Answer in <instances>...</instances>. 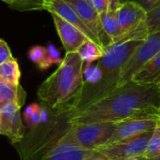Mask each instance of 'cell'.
<instances>
[{"mask_svg": "<svg viewBox=\"0 0 160 160\" xmlns=\"http://www.w3.org/2000/svg\"><path fill=\"white\" fill-rule=\"evenodd\" d=\"M159 0H141L139 3L148 12L159 4Z\"/></svg>", "mask_w": 160, "mask_h": 160, "instance_id": "4316f807", "label": "cell"}, {"mask_svg": "<svg viewBox=\"0 0 160 160\" xmlns=\"http://www.w3.org/2000/svg\"><path fill=\"white\" fill-rule=\"evenodd\" d=\"M159 1H160V0H159ZM159 3H160V2H159Z\"/></svg>", "mask_w": 160, "mask_h": 160, "instance_id": "f546056e", "label": "cell"}, {"mask_svg": "<svg viewBox=\"0 0 160 160\" xmlns=\"http://www.w3.org/2000/svg\"><path fill=\"white\" fill-rule=\"evenodd\" d=\"M28 56H29V59L35 64H37L39 68L46 59L47 48L44 46H40V45L33 46L28 52Z\"/></svg>", "mask_w": 160, "mask_h": 160, "instance_id": "cb8c5ba5", "label": "cell"}, {"mask_svg": "<svg viewBox=\"0 0 160 160\" xmlns=\"http://www.w3.org/2000/svg\"><path fill=\"white\" fill-rule=\"evenodd\" d=\"M72 109L50 112V119L26 131L22 140L12 144L20 160H87L93 150L72 144L67 136Z\"/></svg>", "mask_w": 160, "mask_h": 160, "instance_id": "7a4b0ae2", "label": "cell"}, {"mask_svg": "<svg viewBox=\"0 0 160 160\" xmlns=\"http://www.w3.org/2000/svg\"><path fill=\"white\" fill-rule=\"evenodd\" d=\"M25 98L26 93L20 84L15 85L0 79V110L11 102H18L22 107Z\"/></svg>", "mask_w": 160, "mask_h": 160, "instance_id": "9a60e30c", "label": "cell"}, {"mask_svg": "<svg viewBox=\"0 0 160 160\" xmlns=\"http://www.w3.org/2000/svg\"><path fill=\"white\" fill-rule=\"evenodd\" d=\"M116 123H70L67 136L75 146L84 150H95L105 145L115 130Z\"/></svg>", "mask_w": 160, "mask_h": 160, "instance_id": "5b68a950", "label": "cell"}, {"mask_svg": "<svg viewBox=\"0 0 160 160\" xmlns=\"http://www.w3.org/2000/svg\"><path fill=\"white\" fill-rule=\"evenodd\" d=\"M146 23L149 35L160 30V3L152 10L147 12Z\"/></svg>", "mask_w": 160, "mask_h": 160, "instance_id": "603a6c76", "label": "cell"}, {"mask_svg": "<svg viewBox=\"0 0 160 160\" xmlns=\"http://www.w3.org/2000/svg\"><path fill=\"white\" fill-rule=\"evenodd\" d=\"M159 118L132 119L116 123L115 130L105 145L113 144L121 141L139 136L142 133L153 131Z\"/></svg>", "mask_w": 160, "mask_h": 160, "instance_id": "30bf717a", "label": "cell"}, {"mask_svg": "<svg viewBox=\"0 0 160 160\" xmlns=\"http://www.w3.org/2000/svg\"><path fill=\"white\" fill-rule=\"evenodd\" d=\"M67 2L78 14L82 22L93 33L98 39L100 47L103 50H107L112 45L111 38L107 35L103 29L99 14L93 8V6L87 0H64Z\"/></svg>", "mask_w": 160, "mask_h": 160, "instance_id": "ba28073f", "label": "cell"}, {"mask_svg": "<svg viewBox=\"0 0 160 160\" xmlns=\"http://www.w3.org/2000/svg\"><path fill=\"white\" fill-rule=\"evenodd\" d=\"M142 42L143 40H133L110 46L98 61L97 82L92 85H83L79 98L72 106V111H81L113 91L119 84L124 66Z\"/></svg>", "mask_w": 160, "mask_h": 160, "instance_id": "277c9868", "label": "cell"}, {"mask_svg": "<svg viewBox=\"0 0 160 160\" xmlns=\"http://www.w3.org/2000/svg\"><path fill=\"white\" fill-rule=\"evenodd\" d=\"M99 17L103 29L111 38L112 44H115L122 35V31L117 17V9L109 8L107 11L99 14Z\"/></svg>", "mask_w": 160, "mask_h": 160, "instance_id": "2e32d148", "label": "cell"}, {"mask_svg": "<svg viewBox=\"0 0 160 160\" xmlns=\"http://www.w3.org/2000/svg\"><path fill=\"white\" fill-rule=\"evenodd\" d=\"M152 134L153 131H148L113 144L99 146L95 150L104 154L112 160H128L142 157Z\"/></svg>", "mask_w": 160, "mask_h": 160, "instance_id": "52a82bcc", "label": "cell"}, {"mask_svg": "<svg viewBox=\"0 0 160 160\" xmlns=\"http://www.w3.org/2000/svg\"><path fill=\"white\" fill-rule=\"evenodd\" d=\"M77 52L83 61L84 65H90L95 61H98L104 55L105 50H103L96 42L88 39L80 47Z\"/></svg>", "mask_w": 160, "mask_h": 160, "instance_id": "e0dca14e", "label": "cell"}, {"mask_svg": "<svg viewBox=\"0 0 160 160\" xmlns=\"http://www.w3.org/2000/svg\"><path fill=\"white\" fill-rule=\"evenodd\" d=\"M83 66L84 63L78 52L66 53L57 69L37 91L40 105L49 112L72 109L83 87Z\"/></svg>", "mask_w": 160, "mask_h": 160, "instance_id": "3957f363", "label": "cell"}, {"mask_svg": "<svg viewBox=\"0 0 160 160\" xmlns=\"http://www.w3.org/2000/svg\"><path fill=\"white\" fill-rule=\"evenodd\" d=\"M146 159L160 157V118L157 127L153 130V134L149 140L147 148L142 156Z\"/></svg>", "mask_w": 160, "mask_h": 160, "instance_id": "44dd1931", "label": "cell"}, {"mask_svg": "<svg viewBox=\"0 0 160 160\" xmlns=\"http://www.w3.org/2000/svg\"><path fill=\"white\" fill-rule=\"evenodd\" d=\"M41 109L42 106L37 103L30 104L26 107L23 112V122L25 123L26 127L30 128H34L42 124V117H41Z\"/></svg>", "mask_w": 160, "mask_h": 160, "instance_id": "ffe728a7", "label": "cell"}, {"mask_svg": "<svg viewBox=\"0 0 160 160\" xmlns=\"http://www.w3.org/2000/svg\"><path fill=\"white\" fill-rule=\"evenodd\" d=\"M132 81L139 83H160V52L135 74Z\"/></svg>", "mask_w": 160, "mask_h": 160, "instance_id": "5bb4252c", "label": "cell"}, {"mask_svg": "<svg viewBox=\"0 0 160 160\" xmlns=\"http://www.w3.org/2000/svg\"><path fill=\"white\" fill-rule=\"evenodd\" d=\"M0 79L15 85L20 84L21 70L19 63L14 57L0 64Z\"/></svg>", "mask_w": 160, "mask_h": 160, "instance_id": "ac0fdd59", "label": "cell"}, {"mask_svg": "<svg viewBox=\"0 0 160 160\" xmlns=\"http://www.w3.org/2000/svg\"><path fill=\"white\" fill-rule=\"evenodd\" d=\"M21 108L18 102H11L0 110V135L8 138L12 144L21 142L26 133Z\"/></svg>", "mask_w": 160, "mask_h": 160, "instance_id": "9c48e42d", "label": "cell"}, {"mask_svg": "<svg viewBox=\"0 0 160 160\" xmlns=\"http://www.w3.org/2000/svg\"><path fill=\"white\" fill-rule=\"evenodd\" d=\"M117 17L122 31V35L120 37L121 38L123 36L137 28L143 22H146L147 11L139 2L125 1L117 10Z\"/></svg>", "mask_w": 160, "mask_h": 160, "instance_id": "8fae6325", "label": "cell"}, {"mask_svg": "<svg viewBox=\"0 0 160 160\" xmlns=\"http://www.w3.org/2000/svg\"><path fill=\"white\" fill-rule=\"evenodd\" d=\"M128 160H147L146 158H144L143 157H139V158H131V159Z\"/></svg>", "mask_w": 160, "mask_h": 160, "instance_id": "83f0119b", "label": "cell"}, {"mask_svg": "<svg viewBox=\"0 0 160 160\" xmlns=\"http://www.w3.org/2000/svg\"><path fill=\"white\" fill-rule=\"evenodd\" d=\"M46 10H48L50 13H55L61 18H63L65 21L68 22L72 25H74L76 28H78L80 31H82L88 39L96 42L98 46L99 43L96 37L93 35V33L87 28V26L82 22V21L80 19L76 11L64 0H49L46 4Z\"/></svg>", "mask_w": 160, "mask_h": 160, "instance_id": "4fadbf2b", "label": "cell"}, {"mask_svg": "<svg viewBox=\"0 0 160 160\" xmlns=\"http://www.w3.org/2000/svg\"><path fill=\"white\" fill-rule=\"evenodd\" d=\"M87 1L93 6V8L98 11V14L107 11L111 2V0H87Z\"/></svg>", "mask_w": 160, "mask_h": 160, "instance_id": "484cf974", "label": "cell"}, {"mask_svg": "<svg viewBox=\"0 0 160 160\" xmlns=\"http://www.w3.org/2000/svg\"><path fill=\"white\" fill-rule=\"evenodd\" d=\"M160 83L129 82L86 108L73 112L70 123L113 122L160 118Z\"/></svg>", "mask_w": 160, "mask_h": 160, "instance_id": "6da1fadb", "label": "cell"}, {"mask_svg": "<svg viewBox=\"0 0 160 160\" xmlns=\"http://www.w3.org/2000/svg\"><path fill=\"white\" fill-rule=\"evenodd\" d=\"M159 116H160V112H159Z\"/></svg>", "mask_w": 160, "mask_h": 160, "instance_id": "f1b7e54d", "label": "cell"}, {"mask_svg": "<svg viewBox=\"0 0 160 160\" xmlns=\"http://www.w3.org/2000/svg\"><path fill=\"white\" fill-rule=\"evenodd\" d=\"M9 8L19 11L41 10L46 8V0H1Z\"/></svg>", "mask_w": 160, "mask_h": 160, "instance_id": "d6986e66", "label": "cell"}, {"mask_svg": "<svg viewBox=\"0 0 160 160\" xmlns=\"http://www.w3.org/2000/svg\"><path fill=\"white\" fill-rule=\"evenodd\" d=\"M160 52V30L148 35L124 66L119 81L123 85L132 81L135 74ZM117 86V87H118Z\"/></svg>", "mask_w": 160, "mask_h": 160, "instance_id": "8992f818", "label": "cell"}, {"mask_svg": "<svg viewBox=\"0 0 160 160\" xmlns=\"http://www.w3.org/2000/svg\"><path fill=\"white\" fill-rule=\"evenodd\" d=\"M57 34L61 39V42L65 48L66 53L77 52L80 47L86 41L88 38L86 36L76 28L74 25L65 21L63 18L58 16L55 13H51Z\"/></svg>", "mask_w": 160, "mask_h": 160, "instance_id": "7c38bea8", "label": "cell"}, {"mask_svg": "<svg viewBox=\"0 0 160 160\" xmlns=\"http://www.w3.org/2000/svg\"><path fill=\"white\" fill-rule=\"evenodd\" d=\"M13 58L11 54V51L8 45V43L0 38V64Z\"/></svg>", "mask_w": 160, "mask_h": 160, "instance_id": "d4e9b609", "label": "cell"}, {"mask_svg": "<svg viewBox=\"0 0 160 160\" xmlns=\"http://www.w3.org/2000/svg\"><path fill=\"white\" fill-rule=\"evenodd\" d=\"M46 48H47L46 59L43 62V64L38 68L41 70H46L52 65H60L63 61V59L61 58V55H60V52L52 44H50Z\"/></svg>", "mask_w": 160, "mask_h": 160, "instance_id": "7402d4cb", "label": "cell"}]
</instances>
